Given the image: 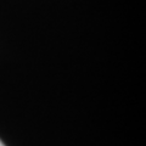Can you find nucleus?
<instances>
[{"label":"nucleus","mask_w":146,"mask_h":146,"mask_svg":"<svg viewBox=\"0 0 146 146\" xmlns=\"http://www.w3.org/2000/svg\"><path fill=\"white\" fill-rule=\"evenodd\" d=\"M0 146H5V145H4V143H3L1 140H0Z\"/></svg>","instance_id":"f257e3e1"}]
</instances>
